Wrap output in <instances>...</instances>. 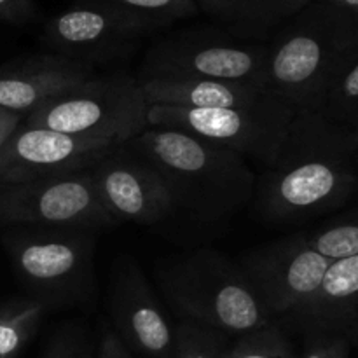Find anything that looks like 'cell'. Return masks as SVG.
Returning a JSON list of instances; mask_svg holds the SVG:
<instances>
[{"instance_id":"6da1fadb","label":"cell","mask_w":358,"mask_h":358,"mask_svg":"<svg viewBox=\"0 0 358 358\" xmlns=\"http://www.w3.org/2000/svg\"><path fill=\"white\" fill-rule=\"evenodd\" d=\"M358 135L322 112H296L290 131L257 178V208L273 224H296L345 205L358 189Z\"/></svg>"},{"instance_id":"1f68e13d","label":"cell","mask_w":358,"mask_h":358,"mask_svg":"<svg viewBox=\"0 0 358 358\" xmlns=\"http://www.w3.org/2000/svg\"><path fill=\"white\" fill-rule=\"evenodd\" d=\"M355 164H357V168H358V149H357V152H355Z\"/></svg>"},{"instance_id":"7c38bea8","label":"cell","mask_w":358,"mask_h":358,"mask_svg":"<svg viewBox=\"0 0 358 358\" xmlns=\"http://www.w3.org/2000/svg\"><path fill=\"white\" fill-rule=\"evenodd\" d=\"M115 147L119 145L108 140L66 135L21 121L0 149V184L87 170Z\"/></svg>"},{"instance_id":"ffe728a7","label":"cell","mask_w":358,"mask_h":358,"mask_svg":"<svg viewBox=\"0 0 358 358\" xmlns=\"http://www.w3.org/2000/svg\"><path fill=\"white\" fill-rule=\"evenodd\" d=\"M318 112L358 135V48L338 73Z\"/></svg>"},{"instance_id":"4fadbf2b","label":"cell","mask_w":358,"mask_h":358,"mask_svg":"<svg viewBox=\"0 0 358 358\" xmlns=\"http://www.w3.org/2000/svg\"><path fill=\"white\" fill-rule=\"evenodd\" d=\"M87 171L98 199L115 222L156 224L175 210L159 173L124 143Z\"/></svg>"},{"instance_id":"2e32d148","label":"cell","mask_w":358,"mask_h":358,"mask_svg":"<svg viewBox=\"0 0 358 358\" xmlns=\"http://www.w3.org/2000/svg\"><path fill=\"white\" fill-rule=\"evenodd\" d=\"M311 334L336 336L358 332V254L332 261L317 292L289 313Z\"/></svg>"},{"instance_id":"8992f818","label":"cell","mask_w":358,"mask_h":358,"mask_svg":"<svg viewBox=\"0 0 358 358\" xmlns=\"http://www.w3.org/2000/svg\"><path fill=\"white\" fill-rule=\"evenodd\" d=\"M296 117V108L276 94L233 108L149 107V126L180 129L227 147L250 163L269 166L282 149Z\"/></svg>"},{"instance_id":"4dcf8cb0","label":"cell","mask_w":358,"mask_h":358,"mask_svg":"<svg viewBox=\"0 0 358 358\" xmlns=\"http://www.w3.org/2000/svg\"><path fill=\"white\" fill-rule=\"evenodd\" d=\"M52 358H70V357H69V353L59 352V353H56V357H52Z\"/></svg>"},{"instance_id":"5bb4252c","label":"cell","mask_w":358,"mask_h":358,"mask_svg":"<svg viewBox=\"0 0 358 358\" xmlns=\"http://www.w3.org/2000/svg\"><path fill=\"white\" fill-rule=\"evenodd\" d=\"M93 77H96L94 66L55 52L16 59L0 66V108L24 117Z\"/></svg>"},{"instance_id":"9c48e42d","label":"cell","mask_w":358,"mask_h":358,"mask_svg":"<svg viewBox=\"0 0 358 358\" xmlns=\"http://www.w3.org/2000/svg\"><path fill=\"white\" fill-rule=\"evenodd\" d=\"M0 224L98 229L115 224L94 192L90 171L0 184Z\"/></svg>"},{"instance_id":"484cf974","label":"cell","mask_w":358,"mask_h":358,"mask_svg":"<svg viewBox=\"0 0 358 358\" xmlns=\"http://www.w3.org/2000/svg\"><path fill=\"white\" fill-rule=\"evenodd\" d=\"M346 346L345 338L317 334V341L308 350L304 358H334Z\"/></svg>"},{"instance_id":"277c9868","label":"cell","mask_w":358,"mask_h":358,"mask_svg":"<svg viewBox=\"0 0 358 358\" xmlns=\"http://www.w3.org/2000/svg\"><path fill=\"white\" fill-rule=\"evenodd\" d=\"M157 282L166 303L189 324L229 336L275 324L241 266L213 248L180 255Z\"/></svg>"},{"instance_id":"603a6c76","label":"cell","mask_w":358,"mask_h":358,"mask_svg":"<svg viewBox=\"0 0 358 358\" xmlns=\"http://www.w3.org/2000/svg\"><path fill=\"white\" fill-rule=\"evenodd\" d=\"M222 332L182 322L173 336V358H224L226 345Z\"/></svg>"},{"instance_id":"4316f807","label":"cell","mask_w":358,"mask_h":358,"mask_svg":"<svg viewBox=\"0 0 358 358\" xmlns=\"http://www.w3.org/2000/svg\"><path fill=\"white\" fill-rule=\"evenodd\" d=\"M100 358H129L128 352L122 346L121 338L115 332L108 331L103 334L100 346Z\"/></svg>"},{"instance_id":"d4e9b609","label":"cell","mask_w":358,"mask_h":358,"mask_svg":"<svg viewBox=\"0 0 358 358\" xmlns=\"http://www.w3.org/2000/svg\"><path fill=\"white\" fill-rule=\"evenodd\" d=\"M35 17L31 0H0V21L6 23H27Z\"/></svg>"},{"instance_id":"8fae6325","label":"cell","mask_w":358,"mask_h":358,"mask_svg":"<svg viewBox=\"0 0 358 358\" xmlns=\"http://www.w3.org/2000/svg\"><path fill=\"white\" fill-rule=\"evenodd\" d=\"M331 264V259L311 248L304 234L255 248L240 262L273 317L292 313L310 299Z\"/></svg>"},{"instance_id":"7a4b0ae2","label":"cell","mask_w":358,"mask_h":358,"mask_svg":"<svg viewBox=\"0 0 358 358\" xmlns=\"http://www.w3.org/2000/svg\"><path fill=\"white\" fill-rule=\"evenodd\" d=\"M124 145L159 173L175 210L206 222L236 215L255 196L252 163L227 147L159 126H147Z\"/></svg>"},{"instance_id":"ba28073f","label":"cell","mask_w":358,"mask_h":358,"mask_svg":"<svg viewBox=\"0 0 358 358\" xmlns=\"http://www.w3.org/2000/svg\"><path fill=\"white\" fill-rule=\"evenodd\" d=\"M266 65L268 44H248L217 31H182L147 51L142 77L175 73L247 83L266 90Z\"/></svg>"},{"instance_id":"3957f363","label":"cell","mask_w":358,"mask_h":358,"mask_svg":"<svg viewBox=\"0 0 358 358\" xmlns=\"http://www.w3.org/2000/svg\"><path fill=\"white\" fill-rule=\"evenodd\" d=\"M358 48V14L313 0L268 44L266 90L296 112L318 110Z\"/></svg>"},{"instance_id":"7402d4cb","label":"cell","mask_w":358,"mask_h":358,"mask_svg":"<svg viewBox=\"0 0 358 358\" xmlns=\"http://www.w3.org/2000/svg\"><path fill=\"white\" fill-rule=\"evenodd\" d=\"M224 358H296L292 343L276 324L238 336Z\"/></svg>"},{"instance_id":"52a82bcc","label":"cell","mask_w":358,"mask_h":358,"mask_svg":"<svg viewBox=\"0 0 358 358\" xmlns=\"http://www.w3.org/2000/svg\"><path fill=\"white\" fill-rule=\"evenodd\" d=\"M17 275L42 303L83 299L93 287V238L86 229L45 227L9 234L6 241Z\"/></svg>"},{"instance_id":"ac0fdd59","label":"cell","mask_w":358,"mask_h":358,"mask_svg":"<svg viewBox=\"0 0 358 358\" xmlns=\"http://www.w3.org/2000/svg\"><path fill=\"white\" fill-rule=\"evenodd\" d=\"M236 37L264 38L313 0H192Z\"/></svg>"},{"instance_id":"f546056e","label":"cell","mask_w":358,"mask_h":358,"mask_svg":"<svg viewBox=\"0 0 358 358\" xmlns=\"http://www.w3.org/2000/svg\"><path fill=\"white\" fill-rule=\"evenodd\" d=\"M346 357H348V345H346V346H345V348H343V350H341V352H339V353H338V355H336L334 358H346Z\"/></svg>"},{"instance_id":"f1b7e54d","label":"cell","mask_w":358,"mask_h":358,"mask_svg":"<svg viewBox=\"0 0 358 358\" xmlns=\"http://www.w3.org/2000/svg\"><path fill=\"white\" fill-rule=\"evenodd\" d=\"M329 2L336 3L338 7L350 10V13L358 14V0H329Z\"/></svg>"},{"instance_id":"d6986e66","label":"cell","mask_w":358,"mask_h":358,"mask_svg":"<svg viewBox=\"0 0 358 358\" xmlns=\"http://www.w3.org/2000/svg\"><path fill=\"white\" fill-rule=\"evenodd\" d=\"M48 304L20 299L0 308V358H17L41 325Z\"/></svg>"},{"instance_id":"9a60e30c","label":"cell","mask_w":358,"mask_h":358,"mask_svg":"<svg viewBox=\"0 0 358 358\" xmlns=\"http://www.w3.org/2000/svg\"><path fill=\"white\" fill-rule=\"evenodd\" d=\"M110 313L119 334L156 358H173V332L145 276L135 262L119 266L110 296Z\"/></svg>"},{"instance_id":"30bf717a","label":"cell","mask_w":358,"mask_h":358,"mask_svg":"<svg viewBox=\"0 0 358 358\" xmlns=\"http://www.w3.org/2000/svg\"><path fill=\"white\" fill-rule=\"evenodd\" d=\"M156 28L161 27L138 14L86 0L48 21L44 44L55 55L96 66L126 56L143 35Z\"/></svg>"},{"instance_id":"44dd1931","label":"cell","mask_w":358,"mask_h":358,"mask_svg":"<svg viewBox=\"0 0 358 358\" xmlns=\"http://www.w3.org/2000/svg\"><path fill=\"white\" fill-rule=\"evenodd\" d=\"M311 248L331 261L352 257L358 254V210L308 236Z\"/></svg>"},{"instance_id":"83f0119b","label":"cell","mask_w":358,"mask_h":358,"mask_svg":"<svg viewBox=\"0 0 358 358\" xmlns=\"http://www.w3.org/2000/svg\"><path fill=\"white\" fill-rule=\"evenodd\" d=\"M23 119V115L0 108V149H2V145L6 143V140L13 135L14 129L21 124Z\"/></svg>"},{"instance_id":"e0dca14e","label":"cell","mask_w":358,"mask_h":358,"mask_svg":"<svg viewBox=\"0 0 358 358\" xmlns=\"http://www.w3.org/2000/svg\"><path fill=\"white\" fill-rule=\"evenodd\" d=\"M138 83L149 107L166 105L187 108H233L257 103L268 94H273L247 83L175 73L140 77Z\"/></svg>"},{"instance_id":"5b68a950","label":"cell","mask_w":358,"mask_h":358,"mask_svg":"<svg viewBox=\"0 0 358 358\" xmlns=\"http://www.w3.org/2000/svg\"><path fill=\"white\" fill-rule=\"evenodd\" d=\"M147 112L149 105L138 79L114 72L58 94L24 115L23 122L122 145L149 126Z\"/></svg>"},{"instance_id":"cb8c5ba5","label":"cell","mask_w":358,"mask_h":358,"mask_svg":"<svg viewBox=\"0 0 358 358\" xmlns=\"http://www.w3.org/2000/svg\"><path fill=\"white\" fill-rule=\"evenodd\" d=\"M93 2L110 3L119 9L147 17L159 27L182 17L194 16L199 10L192 0H93Z\"/></svg>"}]
</instances>
